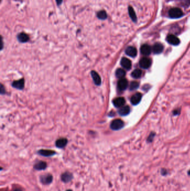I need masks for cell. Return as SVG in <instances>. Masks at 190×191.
Instances as JSON below:
<instances>
[{"mask_svg": "<svg viewBox=\"0 0 190 191\" xmlns=\"http://www.w3.org/2000/svg\"><path fill=\"white\" fill-rule=\"evenodd\" d=\"M115 75L117 78H120V79L124 78V76H126V72L124 70H123V69L119 68L116 70Z\"/></svg>", "mask_w": 190, "mask_h": 191, "instance_id": "7402d4cb", "label": "cell"}, {"mask_svg": "<svg viewBox=\"0 0 190 191\" xmlns=\"http://www.w3.org/2000/svg\"><path fill=\"white\" fill-rule=\"evenodd\" d=\"M24 85H25V80L23 78L13 82L12 84V87L18 89H22L24 87Z\"/></svg>", "mask_w": 190, "mask_h": 191, "instance_id": "8fae6325", "label": "cell"}, {"mask_svg": "<svg viewBox=\"0 0 190 191\" xmlns=\"http://www.w3.org/2000/svg\"><path fill=\"white\" fill-rule=\"evenodd\" d=\"M128 87V80L126 78H121L118 82V88L120 91H124Z\"/></svg>", "mask_w": 190, "mask_h": 191, "instance_id": "9c48e42d", "label": "cell"}, {"mask_svg": "<svg viewBox=\"0 0 190 191\" xmlns=\"http://www.w3.org/2000/svg\"><path fill=\"white\" fill-rule=\"evenodd\" d=\"M5 90L4 89V87L2 85H1V94H3V93H5Z\"/></svg>", "mask_w": 190, "mask_h": 191, "instance_id": "4316f807", "label": "cell"}, {"mask_svg": "<svg viewBox=\"0 0 190 191\" xmlns=\"http://www.w3.org/2000/svg\"><path fill=\"white\" fill-rule=\"evenodd\" d=\"M66 191H73L72 190H66Z\"/></svg>", "mask_w": 190, "mask_h": 191, "instance_id": "f546056e", "label": "cell"}, {"mask_svg": "<svg viewBox=\"0 0 190 191\" xmlns=\"http://www.w3.org/2000/svg\"><path fill=\"white\" fill-rule=\"evenodd\" d=\"M142 99V94L140 93H136L130 99V102L133 105L138 104Z\"/></svg>", "mask_w": 190, "mask_h": 191, "instance_id": "2e32d148", "label": "cell"}, {"mask_svg": "<svg viewBox=\"0 0 190 191\" xmlns=\"http://www.w3.org/2000/svg\"><path fill=\"white\" fill-rule=\"evenodd\" d=\"M152 61L151 60L146 57L142 58L139 61V65L143 69H148L150 67Z\"/></svg>", "mask_w": 190, "mask_h": 191, "instance_id": "8992f818", "label": "cell"}, {"mask_svg": "<svg viewBox=\"0 0 190 191\" xmlns=\"http://www.w3.org/2000/svg\"><path fill=\"white\" fill-rule=\"evenodd\" d=\"M47 167H48V164L46 162L43 161H39L36 162L33 166L35 170L38 171H44L47 168Z\"/></svg>", "mask_w": 190, "mask_h": 191, "instance_id": "52a82bcc", "label": "cell"}, {"mask_svg": "<svg viewBox=\"0 0 190 191\" xmlns=\"http://www.w3.org/2000/svg\"><path fill=\"white\" fill-rule=\"evenodd\" d=\"M167 40L168 43L173 45H178L180 43L179 39L175 35L172 34L169 35L167 36Z\"/></svg>", "mask_w": 190, "mask_h": 191, "instance_id": "ba28073f", "label": "cell"}, {"mask_svg": "<svg viewBox=\"0 0 190 191\" xmlns=\"http://www.w3.org/2000/svg\"><path fill=\"white\" fill-rule=\"evenodd\" d=\"M139 86V84L137 82H135V81L132 82L130 85V90H132V91L136 90L138 88Z\"/></svg>", "mask_w": 190, "mask_h": 191, "instance_id": "d4e9b609", "label": "cell"}, {"mask_svg": "<svg viewBox=\"0 0 190 191\" xmlns=\"http://www.w3.org/2000/svg\"><path fill=\"white\" fill-rule=\"evenodd\" d=\"M61 180L65 183L70 182L74 178V175L72 173L66 171L61 174L60 176Z\"/></svg>", "mask_w": 190, "mask_h": 191, "instance_id": "3957f363", "label": "cell"}, {"mask_svg": "<svg viewBox=\"0 0 190 191\" xmlns=\"http://www.w3.org/2000/svg\"><path fill=\"white\" fill-rule=\"evenodd\" d=\"M189 174H190V172H189Z\"/></svg>", "mask_w": 190, "mask_h": 191, "instance_id": "4dcf8cb0", "label": "cell"}, {"mask_svg": "<svg viewBox=\"0 0 190 191\" xmlns=\"http://www.w3.org/2000/svg\"><path fill=\"white\" fill-rule=\"evenodd\" d=\"M126 54L130 57H135L137 54V50L136 48L133 46H129L126 50Z\"/></svg>", "mask_w": 190, "mask_h": 191, "instance_id": "5bb4252c", "label": "cell"}, {"mask_svg": "<svg viewBox=\"0 0 190 191\" xmlns=\"http://www.w3.org/2000/svg\"><path fill=\"white\" fill-rule=\"evenodd\" d=\"M182 5L184 7H188L190 5V0H180Z\"/></svg>", "mask_w": 190, "mask_h": 191, "instance_id": "484cf974", "label": "cell"}, {"mask_svg": "<svg viewBox=\"0 0 190 191\" xmlns=\"http://www.w3.org/2000/svg\"><path fill=\"white\" fill-rule=\"evenodd\" d=\"M140 52L143 55L147 56V55H149L151 53L152 49L150 47V46H149L148 45L144 44L141 46Z\"/></svg>", "mask_w": 190, "mask_h": 191, "instance_id": "e0dca14e", "label": "cell"}, {"mask_svg": "<svg viewBox=\"0 0 190 191\" xmlns=\"http://www.w3.org/2000/svg\"><path fill=\"white\" fill-rule=\"evenodd\" d=\"M164 50V46L160 43H156L153 47V51L155 54H158L162 52Z\"/></svg>", "mask_w": 190, "mask_h": 191, "instance_id": "ffe728a7", "label": "cell"}, {"mask_svg": "<svg viewBox=\"0 0 190 191\" xmlns=\"http://www.w3.org/2000/svg\"><path fill=\"white\" fill-rule=\"evenodd\" d=\"M130 113V107L128 106H123L118 110V113L121 116H126Z\"/></svg>", "mask_w": 190, "mask_h": 191, "instance_id": "d6986e66", "label": "cell"}, {"mask_svg": "<svg viewBox=\"0 0 190 191\" xmlns=\"http://www.w3.org/2000/svg\"><path fill=\"white\" fill-rule=\"evenodd\" d=\"M128 12H129L130 18H131V19L133 20V21H134V23H136L137 21V16L136 15L135 11H134V10L133 9V8H132L130 6L129 7V8H128Z\"/></svg>", "mask_w": 190, "mask_h": 191, "instance_id": "44dd1931", "label": "cell"}, {"mask_svg": "<svg viewBox=\"0 0 190 191\" xmlns=\"http://www.w3.org/2000/svg\"><path fill=\"white\" fill-rule=\"evenodd\" d=\"M29 36L24 33H21L17 36V39L20 43H26L29 40Z\"/></svg>", "mask_w": 190, "mask_h": 191, "instance_id": "ac0fdd59", "label": "cell"}, {"mask_svg": "<svg viewBox=\"0 0 190 191\" xmlns=\"http://www.w3.org/2000/svg\"><path fill=\"white\" fill-rule=\"evenodd\" d=\"M55 1H56V2L58 5H60L62 3L63 0H55Z\"/></svg>", "mask_w": 190, "mask_h": 191, "instance_id": "83f0119b", "label": "cell"}, {"mask_svg": "<svg viewBox=\"0 0 190 191\" xmlns=\"http://www.w3.org/2000/svg\"><path fill=\"white\" fill-rule=\"evenodd\" d=\"M53 176L52 174L46 173L40 176V181L43 185H49L53 181Z\"/></svg>", "mask_w": 190, "mask_h": 191, "instance_id": "6da1fadb", "label": "cell"}, {"mask_svg": "<svg viewBox=\"0 0 190 191\" xmlns=\"http://www.w3.org/2000/svg\"><path fill=\"white\" fill-rule=\"evenodd\" d=\"M142 71L141 70H133V72H132V77H133L134 78H136V79H138V78H139L141 76H142Z\"/></svg>", "mask_w": 190, "mask_h": 191, "instance_id": "cb8c5ba5", "label": "cell"}, {"mask_svg": "<svg viewBox=\"0 0 190 191\" xmlns=\"http://www.w3.org/2000/svg\"><path fill=\"white\" fill-rule=\"evenodd\" d=\"M37 154L45 157H50L54 156L56 154V151L48 149H41L37 151Z\"/></svg>", "mask_w": 190, "mask_h": 191, "instance_id": "5b68a950", "label": "cell"}, {"mask_svg": "<svg viewBox=\"0 0 190 191\" xmlns=\"http://www.w3.org/2000/svg\"><path fill=\"white\" fill-rule=\"evenodd\" d=\"M126 103V100L123 97H118L114 100L113 104L116 107H121Z\"/></svg>", "mask_w": 190, "mask_h": 191, "instance_id": "4fadbf2b", "label": "cell"}, {"mask_svg": "<svg viewBox=\"0 0 190 191\" xmlns=\"http://www.w3.org/2000/svg\"><path fill=\"white\" fill-rule=\"evenodd\" d=\"M91 75L95 85L96 86H100L102 83V79L98 73H97V72H96L95 71L93 70L91 72Z\"/></svg>", "mask_w": 190, "mask_h": 191, "instance_id": "30bf717a", "label": "cell"}, {"mask_svg": "<svg viewBox=\"0 0 190 191\" xmlns=\"http://www.w3.org/2000/svg\"><path fill=\"white\" fill-rule=\"evenodd\" d=\"M14 191H22V190H21V189H20V188H16V189H15Z\"/></svg>", "mask_w": 190, "mask_h": 191, "instance_id": "f1b7e54d", "label": "cell"}, {"mask_svg": "<svg viewBox=\"0 0 190 191\" xmlns=\"http://www.w3.org/2000/svg\"><path fill=\"white\" fill-rule=\"evenodd\" d=\"M124 126V122L120 119H115L111 123V128L113 130H119Z\"/></svg>", "mask_w": 190, "mask_h": 191, "instance_id": "277c9868", "label": "cell"}, {"mask_svg": "<svg viewBox=\"0 0 190 191\" xmlns=\"http://www.w3.org/2000/svg\"><path fill=\"white\" fill-rule=\"evenodd\" d=\"M67 144H68V140L65 138L58 139L55 143L56 147L59 149L65 148Z\"/></svg>", "mask_w": 190, "mask_h": 191, "instance_id": "7c38bea8", "label": "cell"}, {"mask_svg": "<svg viewBox=\"0 0 190 191\" xmlns=\"http://www.w3.org/2000/svg\"><path fill=\"white\" fill-rule=\"evenodd\" d=\"M168 14L170 17L173 18H181L183 16V12L181 10L176 8L170 9Z\"/></svg>", "mask_w": 190, "mask_h": 191, "instance_id": "7a4b0ae2", "label": "cell"}, {"mask_svg": "<svg viewBox=\"0 0 190 191\" xmlns=\"http://www.w3.org/2000/svg\"><path fill=\"white\" fill-rule=\"evenodd\" d=\"M97 18L100 20H105L107 18V12L104 10H101L97 12L96 14Z\"/></svg>", "mask_w": 190, "mask_h": 191, "instance_id": "603a6c76", "label": "cell"}, {"mask_svg": "<svg viewBox=\"0 0 190 191\" xmlns=\"http://www.w3.org/2000/svg\"><path fill=\"white\" fill-rule=\"evenodd\" d=\"M121 65L126 70H130L132 67V63L130 59L123 58L121 61Z\"/></svg>", "mask_w": 190, "mask_h": 191, "instance_id": "9a60e30c", "label": "cell"}]
</instances>
